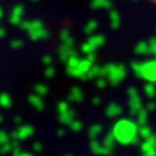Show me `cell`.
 Instances as JSON below:
<instances>
[{
    "mask_svg": "<svg viewBox=\"0 0 156 156\" xmlns=\"http://www.w3.org/2000/svg\"><path fill=\"white\" fill-rule=\"evenodd\" d=\"M150 2H152V3H156V0H150Z\"/></svg>",
    "mask_w": 156,
    "mask_h": 156,
    "instance_id": "obj_1",
    "label": "cell"
}]
</instances>
